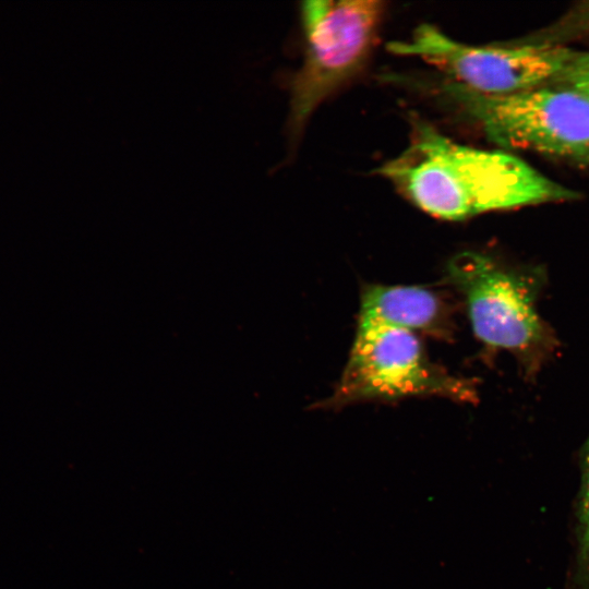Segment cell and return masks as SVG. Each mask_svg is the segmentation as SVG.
<instances>
[{"mask_svg":"<svg viewBox=\"0 0 589 589\" xmlns=\"http://www.w3.org/2000/svg\"><path fill=\"white\" fill-rule=\"evenodd\" d=\"M376 0L305 1V51L291 86L290 124L302 130L318 106L368 60L384 14Z\"/></svg>","mask_w":589,"mask_h":589,"instance_id":"obj_3","label":"cell"},{"mask_svg":"<svg viewBox=\"0 0 589 589\" xmlns=\"http://www.w3.org/2000/svg\"><path fill=\"white\" fill-rule=\"evenodd\" d=\"M447 275L465 297L479 340L525 359L546 352L553 338L537 311L528 277L477 252L455 255Z\"/></svg>","mask_w":589,"mask_h":589,"instance_id":"obj_6","label":"cell"},{"mask_svg":"<svg viewBox=\"0 0 589 589\" xmlns=\"http://www.w3.org/2000/svg\"><path fill=\"white\" fill-rule=\"evenodd\" d=\"M553 84L570 88L589 100V52H578Z\"/></svg>","mask_w":589,"mask_h":589,"instance_id":"obj_9","label":"cell"},{"mask_svg":"<svg viewBox=\"0 0 589 589\" xmlns=\"http://www.w3.org/2000/svg\"><path fill=\"white\" fill-rule=\"evenodd\" d=\"M438 79L424 86L442 105L474 122L498 146L589 166V100L577 92L550 84L489 95Z\"/></svg>","mask_w":589,"mask_h":589,"instance_id":"obj_2","label":"cell"},{"mask_svg":"<svg viewBox=\"0 0 589 589\" xmlns=\"http://www.w3.org/2000/svg\"><path fill=\"white\" fill-rule=\"evenodd\" d=\"M377 172L417 207L447 220L579 196L507 152L460 144L414 117L409 145Z\"/></svg>","mask_w":589,"mask_h":589,"instance_id":"obj_1","label":"cell"},{"mask_svg":"<svg viewBox=\"0 0 589 589\" xmlns=\"http://www.w3.org/2000/svg\"><path fill=\"white\" fill-rule=\"evenodd\" d=\"M580 471L570 589H589V437L581 452Z\"/></svg>","mask_w":589,"mask_h":589,"instance_id":"obj_8","label":"cell"},{"mask_svg":"<svg viewBox=\"0 0 589 589\" xmlns=\"http://www.w3.org/2000/svg\"><path fill=\"white\" fill-rule=\"evenodd\" d=\"M441 300L417 286L369 285L361 294L358 326L435 330L444 320Z\"/></svg>","mask_w":589,"mask_h":589,"instance_id":"obj_7","label":"cell"},{"mask_svg":"<svg viewBox=\"0 0 589 589\" xmlns=\"http://www.w3.org/2000/svg\"><path fill=\"white\" fill-rule=\"evenodd\" d=\"M388 50L416 57L441 76L489 95L514 94L553 84L578 51L560 44L470 45L456 40L431 24H422L406 40Z\"/></svg>","mask_w":589,"mask_h":589,"instance_id":"obj_4","label":"cell"},{"mask_svg":"<svg viewBox=\"0 0 589 589\" xmlns=\"http://www.w3.org/2000/svg\"><path fill=\"white\" fill-rule=\"evenodd\" d=\"M471 384L433 363L413 332L358 326L349 359L327 406L411 396L470 400Z\"/></svg>","mask_w":589,"mask_h":589,"instance_id":"obj_5","label":"cell"}]
</instances>
